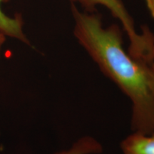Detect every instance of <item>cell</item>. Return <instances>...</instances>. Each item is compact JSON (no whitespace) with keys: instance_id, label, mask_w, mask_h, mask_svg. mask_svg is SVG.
Returning a JSON list of instances; mask_svg holds the SVG:
<instances>
[{"instance_id":"6da1fadb","label":"cell","mask_w":154,"mask_h":154,"mask_svg":"<svg viewBox=\"0 0 154 154\" xmlns=\"http://www.w3.org/2000/svg\"><path fill=\"white\" fill-rule=\"evenodd\" d=\"M74 34L101 72L129 98L134 132L154 133V59L135 58L123 47L118 25L102 26L101 17L72 6Z\"/></svg>"},{"instance_id":"7a4b0ae2","label":"cell","mask_w":154,"mask_h":154,"mask_svg":"<svg viewBox=\"0 0 154 154\" xmlns=\"http://www.w3.org/2000/svg\"><path fill=\"white\" fill-rule=\"evenodd\" d=\"M79 2L88 12L92 13L97 5L105 6L110 10L115 18L122 23L130 40L129 53L135 58L151 59L154 57V35L148 28L143 29L142 34H138L134 22L121 0H72Z\"/></svg>"},{"instance_id":"3957f363","label":"cell","mask_w":154,"mask_h":154,"mask_svg":"<svg viewBox=\"0 0 154 154\" xmlns=\"http://www.w3.org/2000/svg\"><path fill=\"white\" fill-rule=\"evenodd\" d=\"M121 147L124 154H154V133L134 132L123 140Z\"/></svg>"},{"instance_id":"277c9868","label":"cell","mask_w":154,"mask_h":154,"mask_svg":"<svg viewBox=\"0 0 154 154\" xmlns=\"http://www.w3.org/2000/svg\"><path fill=\"white\" fill-rule=\"evenodd\" d=\"M7 0H0V32L5 36H9L29 44L23 32V22L21 17H10L4 12L2 4Z\"/></svg>"},{"instance_id":"5b68a950","label":"cell","mask_w":154,"mask_h":154,"mask_svg":"<svg viewBox=\"0 0 154 154\" xmlns=\"http://www.w3.org/2000/svg\"><path fill=\"white\" fill-rule=\"evenodd\" d=\"M101 152V144L94 138L86 136L79 139L69 149L55 154H98Z\"/></svg>"},{"instance_id":"8992f818","label":"cell","mask_w":154,"mask_h":154,"mask_svg":"<svg viewBox=\"0 0 154 154\" xmlns=\"http://www.w3.org/2000/svg\"><path fill=\"white\" fill-rule=\"evenodd\" d=\"M146 2L151 16L154 18V0H146Z\"/></svg>"},{"instance_id":"52a82bcc","label":"cell","mask_w":154,"mask_h":154,"mask_svg":"<svg viewBox=\"0 0 154 154\" xmlns=\"http://www.w3.org/2000/svg\"><path fill=\"white\" fill-rule=\"evenodd\" d=\"M5 39H6V36L4 35L2 32H0V55H1L2 48L3 44L5 43Z\"/></svg>"},{"instance_id":"ba28073f","label":"cell","mask_w":154,"mask_h":154,"mask_svg":"<svg viewBox=\"0 0 154 154\" xmlns=\"http://www.w3.org/2000/svg\"><path fill=\"white\" fill-rule=\"evenodd\" d=\"M153 65H154V63H153Z\"/></svg>"}]
</instances>
